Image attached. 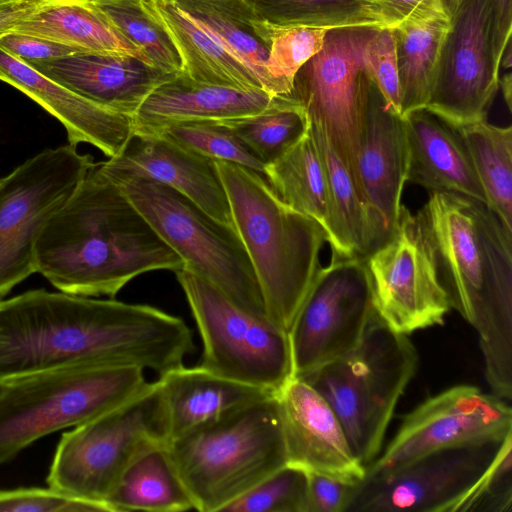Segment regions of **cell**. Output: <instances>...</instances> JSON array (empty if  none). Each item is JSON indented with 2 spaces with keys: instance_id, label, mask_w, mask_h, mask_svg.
Masks as SVG:
<instances>
[{
  "instance_id": "1",
  "label": "cell",
  "mask_w": 512,
  "mask_h": 512,
  "mask_svg": "<svg viewBox=\"0 0 512 512\" xmlns=\"http://www.w3.org/2000/svg\"><path fill=\"white\" fill-rule=\"evenodd\" d=\"M193 351L184 320L151 305L43 288L0 300V385L77 364L134 366L159 376Z\"/></svg>"
},
{
  "instance_id": "2",
  "label": "cell",
  "mask_w": 512,
  "mask_h": 512,
  "mask_svg": "<svg viewBox=\"0 0 512 512\" xmlns=\"http://www.w3.org/2000/svg\"><path fill=\"white\" fill-rule=\"evenodd\" d=\"M35 266L58 291L113 298L143 273L185 264L96 163L43 228Z\"/></svg>"
},
{
  "instance_id": "3",
  "label": "cell",
  "mask_w": 512,
  "mask_h": 512,
  "mask_svg": "<svg viewBox=\"0 0 512 512\" xmlns=\"http://www.w3.org/2000/svg\"><path fill=\"white\" fill-rule=\"evenodd\" d=\"M451 307L475 329L493 394L512 399V232L483 202L430 192L417 212Z\"/></svg>"
},
{
  "instance_id": "4",
  "label": "cell",
  "mask_w": 512,
  "mask_h": 512,
  "mask_svg": "<svg viewBox=\"0 0 512 512\" xmlns=\"http://www.w3.org/2000/svg\"><path fill=\"white\" fill-rule=\"evenodd\" d=\"M214 162L267 317L288 333L320 268L327 233L316 220L285 204L262 174L238 164Z\"/></svg>"
},
{
  "instance_id": "5",
  "label": "cell",
  "mask_w": 512,
  "mask_h": 512,
  "mask_svg": "<svg viewBox=\"0 0 512 512\" xmlns=\"http://www.w3.org/2000/svg\"><path fill=\"white\" fill-rule=\"evenodd\" d=\"M167 450L195 510L222 512L288 463L276 393L191 429Z\"/></svg>"
},
{
  "instance_id": "6",
  "label": "cell",
  "mask_w": 512,
  "mask_h": 512,
  "mask_svg": "<svg viewBox=\"0 0 512 512\" xmlns=\"http://www.w3.org/2000/svg\"><path fill=\"white\" fill-rule=\"evenodd\" d=\"M417 365L418 354L408 335L390 328L375 312L355 348L297 378L330 405L354 456L367 468L379 456Z\"/></svg>"
},
{
  "instance_id": "7",
  "label": "cell",
  "mask_w": 512,
  "mask_h": 512,
  "mask_svg": "<svg viewBox=\"0 0 512 512\" xmlns=\"http://www.w3.org/2000/svg\"><path fill=\"white\" fill-rule=\"evenodd\" d=\"M134 366L77 364L0 385V466L60 430L88 422L149 384Z\"/></svg>"
},
{
  "instance_id": "8",
  "label": "cell",
  "mask_w": 512,
  "mask_h": 512,
  "mask_svg": "<svg viewBox=\"0 0 512 512\" xmlns=\"http://www.w3.org/2000/svg\"><path fill=\"white\" fill-rule=\"evenodd\" d=\"M169 439L163 394L156 380L122 405L64 432L46 483L71 497L107 506L126 470L146 452L166 446Z\"/></svg>"
},
{
  "instance_id": "9",
  "label": "cell",
  "mask_w": 512,
  "mask_h": 512,
  "mask_svg": "<svg viewBox=\"0 0 512 512\" xmlns=\"http://www.w3.org/2000/svg\"><path fill=\"white\" fill-rule=\"evenodd\" d=\"M115 183L182 259L184 268L211 283L245 312L269 321L257 277L235 227L160 182L131 177Z\"/></svg>"
},
{
  "instance_id": "10",
  "label": "cell",
  "mask_w": 512,
  "mask_h": 512,
  "mask_svg": "<svg viewBox=\"0 0 512 512\" xmlns=\"http://www.w3.org/2000/svg\"><path fill=\"white\" fill-rule=\"evenodd\" d=\"M174 273L202 341L200 367L274 393L294 377L286 331L245 312L190 270Z\"/></svg>"
},
{
  "instance_id": "11",
  "label": "cell",
  "mask_w": 512,
  "mask_h": 512,
  "mask_svg": "<svg viewBox=\"0 0 512 512\" xmlns=\"http://www.w3.org/2000/svg\"><path fill=\"white\" fill-rule=\"evenodd\" d=\"M95 164L67 144L44 149L0 178V300L36 273L43 228Z\"/></svg>"
},
{
  "instance_id": "12",
  "label": "cell",
  "mask_w": 512,
  "mask_h": 512,
  "mask_svg": "<svg viewBox=\"0 0 512 512\" xmlns=\"http://www.w3.org/2000/svg\"><path fill=\"white\" fill-rule=\"evenodd\" d=\"M505 45L492 0H457L449 9L425 108L455 127L486 120Z\"/></svg>"
},
{
  "instance_id": "13",
  "label": "cell",
  "mask_w": 512,
  "mask_h": 512,
  "mask_svg": "<svg viewBox=\"0 0 512 512\" xmlns=\"http://www.w3.org/2000/svg\"><path fill=\"white\" fill-rule=\"evenodd\" d=\"M380 27L363 25L326 30L322 49L296 72L291 92L310 123L324 129L362 200L357 154L360 107L369 78L364 50Z\"/></svg>"
},
{
  "instance_id": "14",
  "label": "cell",
  "mask_w": 512,
  "mask_h": 512,
  "mask_svg": "<svg viewBox=\"0 0 512 512\" xmlns=\"http://www.w3.org/2000/svg\"><path fill=\"white\" fill-rule=\"evenodd\" d=\"M375 312L364 257L332 254L330 263L319 268L288 331L293 376L355 348Z\"/></svg>"
},
{
  "instance_id": "15",
  "label": "cell",
  "mask_w": 512,
  "mask_h": 512,
  "mask_svg": "<svg viewBox=\"0 0 512 512\" xmlns=\"http://www.w3.org/2000/svg\"><path fill=\"white\" fill-rule=\"evenodd\" d=\"M364 259L375 311L390 328L409 335L443 324L452 307L417 213L402 205L388 239Z\"/></svg>"
},
{
  "instance_id": "16",
  "label": "cell",
  "mask_w": 512,
  "mask_h": 512,
  "mask_svg": "<svg viewBox=\"0 0 512 512\" xmlns=\"http://www.w3.org/2000/svg\"><path fill=\"white\" fill-rule=\"evenodd\" d=\"M506 437L436 450L391 472L366 475L346 512H460Z\"/></svg>"
},
{
  "instance_id": "17",
  "label": "cell",
  "mask_w": 512,
  "mask_h": 512,
  "mask_svg": "<svg viewBox=\"0 0 512 512\" xmlns=\"http://www.w3.org/2000/svg\"><path fill=\"white\" fill-rule=\"evenodd\" d=\"M512 433L508 401L472 385L448 388L422 402L367 468L374 476L396 470L436 450L497 440Z\"/></svg>"
},
{
  "instance_id": "18",
  "label": "cell",
  "mask_w": 512,
  "mask_h": 512,
  "mask_svg": "<svg viewBox=\"0 0 512 512\" xmlns=\"http://www.w3.org/2000/svg\"><path fill=\"white\" fill-rule=\"evenodd\" d=\"M357 168L364 203L387 240L397 224L408 169V143L404 117L367 79L358 123Z\"/></svg>"
},
{
  "instance_id": "19",
  "label": "cell",
  "mask_w": 512,
  "mask_h": 512,
  "mask_svg": "<svg viewBox=\"0 0 512 512\" xmlns=\"http://www.w3.org/2000/svg\"><path fill=\"white\" fill-rule=\"evenodd\" d=\"M97 168L114 182L142 177L165 184L218 221L235 227L215 162L160 135L134 131L123 150L97 163Z\"/></svg>"
},
{
  "instance_id": "20",
  "label": "cell",
  "mask_w": 512,
  "mask_h": 512,
  "mask_svg": "<svg viewBox=\"0 0 512 512\" xmlns=\"http://www.w3.org/2000/svg\"><path fill=\"white\" fill-rule=\"evenodd\" d=\"M287 464L358 483L366 467L354 456L330 405L305 381L292 377L276 392Z\"/></svg>"
},
{
  "instance_id": "21",
  "label": "cell",
  "mask_w": 512,
  "mask_h": 512,
  "mask_svg": "<svg viewBox=\"0 0 512 512\" xmlns=\"http://www.w3.org/2000/svg\"><path fill=\"white\" fill-rule=\"evenodd\" d=\"M27 64L83 98L131 117L156 87L175 76L120 53L77 51Z\"/></svg>"
},
{
  "instance_id": "22",
  "label": "cell",
  "mask_w": 512,
  "mask_h": 512,
  "mask_svg": "<svg viewBox=\"0 0 512 512\" xmlns=\"http://www.w3.org/2000/svg\"><path fill=\"white\" fill-rule=\"evenodd\" d=\"M0 80L15 87L65 128L68 144L87 143L106 157L117 156L134 132L133 117L74 93L0 48Z\"/></svg>"
},
{
  "instance_id": "23",
  "label": "cell",
  "mask_w": 512,
  "mask_h": 512,
  "mask_svg": "<svg viewBox=\"0 0 512 512\" xmlns=\"http://www.w3.org/2000/svg\"><path fill=\"white\" fill-rule=\"evenodd\" d=\"M276 97L261 89L198 82L181 72L160 84L145 99L133 117L134 131L241 118L263 111Z\"/></svg>"
},
{
  "instance_id": "24",
  "label": "cell",
  "mask_w": 512,
  "mask_h": 512,
  "mask_svg": "<svg viewBox=\"0 0 512 512\" xmlns=\"http://www.w3.org/2000/svg\"><path fill=\"white\" fill-rule=\"evenodd\" d=\"M403 117L408 143L407 181L430 192L460 193L486 204L459 130L426 108Z\"/></svg>"
},
{
  "instance_id": "25",
  "label": "cell",
  "mask_w": 512,
  "mask_h": 512,
  "mask_svg": "<svg viewBox=\"0 0 512 512\" xmlns=\"http://www.w3.org/2000/svg\"><path fill=\"white\" fill-rule=\"evenodd\" d=\"M169 441L229 411L274 392L236 382L198 366H179L158 376Z\"/></svg>"
},
{
  "instance_id": "26",
  "label": "cell",
  "mask_w": 512,
  "mask_h": 512,
  "mask_svg": "<svg viewBox=\"0 0 512 512\" xmlns=\"http://www.w3.org/2000/svg\"><path fill=\"white\" fill-rule=\"evenodd\" d=\"M310 133L324 168L329 206L328 243L338 256H367L386 240L375 227L346 167L324 129L310 123Z\"/></svg>"
},
{
  "instance_id": "27",
  "label": "cell",
  "mask_w": 512,
  "mask_h": 512,
  "mask_svg": "<svg viewBox=\"0 0 512 512\" xmlns=\"http://www.w3.org/2000/svg\"><path fill=\"white\" fill-rule=\"evenodd\" d=\"M259 80L279 96L266 70L273 28L262 22L245 0H174Z\"/></svg>"
},
{
  "instance_id": "28",
  "label": "cell",
  "mask_w": 512,
  "mask_h": 512,
  "mask_svg": "<svg viewBox=\"0 0 512 512\" xmlns=\"http://www.w3.org/2000/svg\"><path fill=\"white\" fill-rule=\"evenodd\" d=\"M166 26L191 79L239 89H262L256 76L174 0H144Z\"/></svg>"
},
{
  "instance_id": "29",
  "label": "cell",
  "mask_w": 512,
  "mask_h": 512,
  "mask_svg": "<svg viewBox=\"0 0 512 512\" xmlns=\"http://www.w3.org/2000/svg\"><path fill=\"white\" fill-rule=\"evenodd\" d=\"M9 31L41 37L81 51L129 54L152 64L91 3L40 2Z\"/></svg>"
},
{
  "instance_id": "30",
  "label": "cell",
  "mask_w": 512,
  "mask_h": 512,
  "mask_svg": "<svg viewBox=\"0 0 512 512\" xmlns=\"http://www.w3.org/2000/svg\"><path fill=\"white\" fill-rule=\"evenodd\" d=\"M110 512H180L194 509L193 499L178 474L166 446L138 458L108 497Z\"/></svg>"
},
{
  "instance_id": "31",
  "label": "cell",
  "mask_w": 512,
  "mask_h": 512,
  "mask_svg": "<svg viewBox=\"0 0 512 512\" xmlns=\"http://www.w3.org/2000/svg\"><path fill=\"white\" fill-rule=\"evenodd\" d=\"M449 19L404 21L390 27L395 39L402 116L425 108Z\"/></svg>"
},
{
  "instance_id": "32",
  "label": "cell",
  "mask_w": 512,
  "mask_h": 512,
  "mask_svg": "<svg viewBox=\"0 0 512 512\" xmlns=\"http://www.w3.org/2000/svg\"><path fill=\"white\" fill-rule=\"evenodd\" d=\"M263 176L285 204L316 220L328 236L325 173L310 130L280 158L267 164Z\"/></svg>"
},
{
  "instance_id": "33",
  "label": "cell",
  "mask_w": 512,
  "mask_h": 512,
  "mask_svg": "<svg viewBox=\"0 0 512 512\" xmlns=\"http://www.w3.org/2000/svg\"><path fill=\"white\" fill-rule=\"evenodd\" d=\"M469 151L486 205L512 232V128L486 120L456 127Z\"/></svg>"
},
{
  "instance_id": "34",
  "label": "cell",
  "mask_w": 512,
  "mask_h": 512,
  "mask_svg": "<svg viewBox=\"0 0 512 512\" xmlns=\"http://www.w3.org/2000/svg\"><path fill=\"white\" fill-rule=\"evenodd\" d=\"M262 22L275 29L386 26L374 0H245Z\"/></svg>"
},
{
  "instance_id": "35",
  "label": "cell",
  "mask_w": 512,
  "mask_h": 512,
  "mask_svg": "<svg viewBox=\"0 0 512 512\" xmlns=\"http://www.w3.org/2000/svg\"><path fill=\"white\" fill-rule=\"evenodd\" d=\"M265 166L285 154L310 128L304 108L291 95L277 96L263 111L222 121Z\"/></svg>"
},
{
  "instance_id": "36",
  "label": "cell",
  "mask_w": 512,
  "mask_h": 512,
  "mask_svg": "<svg viewBox=\"0 0 512 512\" xmlns=\"http://www.w3.org/2000/svg\"><path fill=\"white\" fill-rule=\"evenodd\" d=\"M91 4L156 68L175 75L184 71L172 36L144 0H97Z\"/></svg>"
},
{
  "instance_id": "37",
  "label": "cell",
  "mask_w": 512,
  "mask_h": 512,
  "mask_svg": "<svg viewBox=\"0 0 512 512\" xmlns=\"http://www.w3.org/2000/svg\"><path fill=\"white\" fill-rule=\"evenodd\" d=\"M144 133L160 135L213 161L238 164L264 174V162L222 121L177 123Z\"/></svg>"
},
{
  "instance_id": "38",
  "label": "cell",
  "mask_w": 512,
  "mask_h": 512,
  "mask_svg": "<svg viewBox=\"0 0 512 512\" xmlns=\"http://www.w3.org/2000/svg\"><path fill=\"white\" fill-rule=\"evenodd\" d=\"M222 512H308V473L286 464L229 503Z\"/></svg>"
},
{
  "instance_id": "39",
  "label": "cell",
  "mask_w": 512,
  "mask_h": 512,
  "mask_svg": "<svg viewBox=\"0 0 512 512\" xmlns=\"http://www.w3.org/2000/svg\"><path fill=\"white\" fill-rule=\"evenodd\" d=\"M325 33L312 27L273 28L266 70L278 95H291L296 72L322 49Z\"/></svg>"
},
{
  "instance_id": "40",
  "label": "cell",
  "mask_w": 512,
  "mask_h": 512,
  "mask_svg": "<svg viewBox=\"0 0 512 512\" xmlns=\"http://www.w3.org/2000/svg\"><path fill=\"white\" fill-rule=\"evenodd\" d=\"M512 434L508 435L495 458L470 492L460 512H511Z\"/></svg>"
},
{
  "instance_id": "41",
  "label": "cell",
  "mask_w": 512,
  "mask_h": 512,
  "mask_svg": "<svg viewBox=\"0 0 512 512\" xmlns=\"http://www.w3.org/2000/svg\"><path fill=\"white\" fill-rule=\"evenodd\" d=\"M0 512H109L106 505L66 495L51 487L0 490Z\"/></svg>"
},
{
  "instance_id": "42",
  "label": "cell",
  "mask_w": 512,
  "mask_h": 512,
  "mask_svg": "<svg viewBox=\"0 0 512 512\" xmlns=\"http://www.w3.org/2000/svg\"><path fill=\"white\" fill-rule=\"evenodd\" d=\"M364 63L387 102L401 114L395 39L390 27H380L368 41Z\"/></svg>"
},
{
  "instance_id": "43",
  "label": "cell",
  "mask_w": 512,
  "mask_h": 512,
  "mask_svg": "<svg viewBox=\"0 0 512 512\" xmlns=\"http://www.w3.org/2000/svg\"><path fill=\"white\" fill-rule=\"evenodd\" d=\"M307 473L308 512H346L357 483L324 473Z\"/></svg>"
},
{
  "instance_id": "44",
  "label": "cell",
  "mask_w": 512,
  "mask_h": 512,
  "mask_svg": "<svg viewBox=\"0 0 512 512\" xmlns=\"http://www.w3.org/2000/svg\"><path fill=\"white\" fill-rule=\"evenodd\" d=\"M0 48L25 63L60 58L81 51L65 44L15 31H7L0 35Z\"/></svg>"
},
{
  "instance_id": "45",
  "label": "cell",
  "mask_w": 512,
  "mask_h": 512,
  "mask_svg": "<svg viewBox=\"0 0 512 512\" xmlns=\"http://www.w3.org/2000/svg\"><path fill=\"white\" fill-rule=\"evenodd\" d=\"M387 27L404 21L449 19L445 0H374Z\"/></svg>"
},
{
  "instance_id": "46",
  "label": "cell",
  "mask_w": 512,
  "mask_h": 512,
  "mask_svg": "<svg viewBox=\"0 0 512 512\" xmlns=\"http://www.w3.org/2000/svg\"><path fill=\"white\" fill-rule=\"evenodd\" d=\"M39 0H19L0 6V35L11 30L19 20L30 14Z\"/></svg>"
},
{
  "instance_id": "47",
  "label": "cell",
  "mask_w": 512,
  "mask_h": 512,
  "mask_svg": "<svg viewBox=\"0 0 512 512\" xmlns=\"http://www.w3.org/2000/svg\"><path fill=\"white\" fill-rule=\"evenodd\" d=\"M497 17L500 39L507 43L512 32V0H492Z\"/></svg>"
},
{
  "instance_id": "48",
  "label": "cell",
  "mask_w": 512,
  "mask_h": 512,
  "mask_svg": "<svg viewBox=\"0 0 512 512\" xmlns=\"http://www.w3.org/2000/svg\"><path fill=\"white\" fill-rule=\"evenodd\" d=\"M499 87H501L503 92V97L505 103L508 107V110L511 111L512 104V78L511 73L505 74L501 79L499 78Z\"/></svg>"
},
{
  "instance_id": "49",
  "label": "cell",
  "mask_w": 512,
  "mask_h": 512,
  "mask_svg": "<svg viewBox=\"0 0 512 512\" xmlns=\"http://www.w3.org/2000/svg\"><path fill=\"white\" fill-rule=\"evenodd\" d=\"M511 56H512L511 40H509L504 47V50H503V53L501 56L500 65H502L504 68H510L511 64H512Z\"/></svg>"
},
{
  "instance_id": "50",
  "label": "cell",
  "mask_w": 512,
  "mask_h": 512,
  "mask_svg": "<svg viewBox=\"0 0 512 512\" xmlns=\"http://www.w3.org/2000/svg\"><path fill=\"white\" fill-rule=\"evenodd\" d=\"M40 2H79V3H93L97 0H39Z\"/></svg>"
},
{
  "instance_id": "51",
  "label": "cell",
  "mask_w": 512,
  "mask_h": 512,
  "mask_svg": "<svg viewBox=\"0 0 512 512\" xmlns=\"http://www.w3.org/2000/svg\"><path fill=\"white\" fill-rule=\"evenodd\" d=\"M457 0H445L446 2V7H447V11L449 10V8L456 2Z\"/></svg>"
},
{
  "instance_id": "52",
  "label": "cell",
  "mask_w": 512,
  "mask_h": 512,
  "mask_svg": "<svg viewBox=\"0 0 512 512\" xmlns=\"http://www.w3.org/2000/svg\"><path fill=\"white\" fill-rule=\"evenodd\" d=\"M15 1H19V0H0V6L15 2Z\"/></svg>"
}]
</instances>
